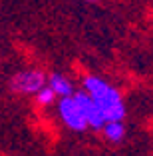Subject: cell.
<instances>
[{
	"instance_id": "cell-1",
	"label": "cell",
	"mask_w": 153,
	"mask_h": 156,
	"mask_svg": "<svg viewBox=\"0 0 153 156\" xmlns=\"http://www.w3.org/2000/svg\"><path fill=\"white\" fill-rule=\"evenodd\" d=\"M81 90H86L90 98L99 106L105 120H123L125 118V102L121 92L111 82L98 74H86L81 78Z\"/></svg>"
},
{
	"instance_id": "cell-2",
	"label": "cell",
	"mask_w": 153,
	"mask_h": 156,
	"mask_svg": "<svg viewBox=\"0 0 153 156\" xmlns=\"http://www.w3.org/2000/svg\"><path fill=\"white\" fill-rule=\"evenodd\" d=\"M58 116L64 122V126L68 130H72V132H86L90 128L88 120H86V114L81 110V104L76 98V94L64 96L58 100Z\"/></svg>"
},
{
	"instance_id": "cell-3",
	"label": "cell",
	"mask_w": 153,
	"mask_h": 156,
	"mask_svg": "<svg viewBox=\"0 0 153 156\" xmlns=\"http://www.w3.org/2000/svg\"><path fill=\"white\" fill-rule=\"evenodd\" d=\"M48 84V74L40 68H26L10 78V90L20 96H34L42 86Z\"/></svg>"
},
{
	"instance_id": "cell-4",
	"label": "cell",
	"mask_w": 153,
	"mask_h": 156,
	"mask_svg": "<svg viewBox=\"0 0 153 156\" xmlns=\"http://www.w3.org/2000/svg\"><path fill=\"white\" fill-rule=\"evenodd\" d=\"M74 94H76V98L80 100V104H81V110H84V114H86L88 126H90L91 130H101L108 120H105L104 112L99 110V106L91 100L90 94H88L86 90H76Z\"/></svg>"
},
{
	"instance_id": "cell-5",
	"label": "cell",
	"mask_w": 153,
	"mask_h": 156,
	"mask_svg": "<svg viewBox=\"0 0 153 156\" xmlns=\"http://www.w3.org/2000/svg\"><path fill=\"white\" fill-rule=\"evenodd\" d=\"M48 86L54 90V94L58 98H64V96H72L74 92H76V84L70 76L62 72H52L48 76Z\"/></svg>"
},
{
	"instance_id": "cell-6",
	"label": "cell",
	"mask_w": 153,
	"mask_h": 156,
	"mask_svg": "<svg viewBox=\"0 0 153 156\" xmlns=\"http://www.w3.org/2000/svg\"><path fill=\"white\" fill-rule=\"evenodd\" d=\"M99 132L105 136V140H109L113 144H119V142H123V138L127 134V128H125V124H123V120H108Z\"/></svg>"
},
{
	"instance_id": "cell-7",
	"label": "cell",
	"mask_w": 153,
	"mask_h": 156,
	"mask_svg": "<svg viewBox=\"0 0 153 156\" xmlns=\"http://www.w3.org/2000/svg\"><path fill=\"white\" fill-rule=\"evenodd\" d=\"M34 98H36V102L40 106H50V104H54V102L58 100V96L54 94V90H52L48 84H46V86H42L40 90L34 94Z\"/></svg>"
},
{
	"instance_id": "cell-8",
	"label": "cell",
	"mask_w": 153,
	"mask_h": 156,
	"mask_svg": "<svg viewBox=\"0 0 153 156\" xmlns=\"http://www.w3.org/2000/svg\"><path fill=\"white\" fill-rule=\"evenodd\" d=\"M86 2H98V0H86Z\"/></svg>"
}]
</instances>
